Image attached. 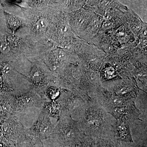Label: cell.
<instances>
[{
    "mask_svg": "<svg viewBox=\"0 0 147 147\" xmlns=\"http://www.w3.org/2000/svg\"><path fill=\"white\" fill-rule=\"evenodd\" d=\"M14 112L7 97L0 99V121L5 120L12 117Z\"/></svg>",
    "mask_w": 147,
    "mask_h": 147,
    "instance_id": "30bf717a",
    "label": "cell"
},
{
    "mask_svg": "<svg viewBox=\"0 0 147 147\" xmlns=\"http://www.w3.org/2000/svg\"><path fill=\"white\" fill-rule=\"evenodd\" d=\"M57 126L53 134L64 146H71L79 141L82 136V130L78 122L73 120L67 112L61 110Z\"/></svg>",
    "mask_w": 147,
    "mask_h": 147,
    "instance_id": "7a4b0ae2",
    "label": "cell"
},
{
    "mask_svg": "<svg viewBox=\"0 0 147 147\" xmlns=\"http://www.w3.org/2000/svg\"><path fill=\"white\" fill-rule=\"evenodd\" d=\"M41 144H42V147H44V146H43V144H42V142H41Z\"/></svg>",
    "mask_w": 147,
    "mask_h": 147,
    "instance_id": "4fadbf2b",
    "label": "cell"
},
{
    "mask_svg": "<svg viewBox=\"0 0 147 147\" xmlns=\"http://www.w3.org/2000/svg\"><path fill=\"white\" fill-rule=\"evenodd\" d=\"M11 143L4 138H0V147H10Z\"/></svg>",
    "mask_w": 147,
    "mask_h": 147,
    "instance_id": "7c38bea8",
    "label": "cell"
},
{
    "mask_svg": "<svg viewBox=\"0 0 147 147\" xmlns=\"http://www.w3.org/2000/svg\"><path fill=\"white\" fill-rule=\"evenodd\" d=\"M13 112H21L29 107H39L42 101L37 92L31 91L21 95L10 94L7 97Z\"/></svg>",
    "mask_w": 147,
    "mask_h": 147,
    "instance_id": "3957f363",
    "label": "cell"
},
{
    "mask_svg": "<svg viewBox=\"0 0 147 147\" xmlns=\"http://www.w3.org/2000/svg\"><path fill=\"white\" fill-rule=\"evenodd\" d=\"M38 140L31 129L26 128L21 124L12 143L15 147H36Z\"/></svg>",
    "mask_w": 147,
    "mask_h": 147,
    "instance_id": "5b68a950",
    "label": "cell"
},
{
    "mask_svg": "<svg viewBox=\"0 0 147 147\" xmlns=\"http://www.w3.org/2000/svg\"><path fill=\"white\" fill-rule=\"evenodd\" d=\"M39 15L32 20L30 28L36 36L40 38L47 35L48 29L50 28V22L47 16Z\"/></svg>",
    "mask_w": 147,
    "mask_h": 147,
    "instance_id": "52a82bcc",
    "label": "cell"
},
{
    "mask_svg": "<svg viewBox=\"0 0 147 147\" xmlns=\"http://www.w3.org/2000/svg\"><path fill=\"white\" fill-rule=\"evenodd\" d=\"M43 109L49 117H54L58 119H59L61 107L59 102L56 101L45 102Z\"/></svg>",
    "mask_w": 147,
    "mask_h": 147,
    "instance_id": "9c48e42d",
    "label": "cell"
},
{
    "mask_svg": "<svg viewBox=\"0 0 147 147\" xmlns=\"http://www.w3.org/2000/svg\"><path fill=\"white\" fill-rule=\"evenodd\" d=\"M118 122L114 127L116 139L124 142H132L129 125L125 118L118 120Z\"/></svg>",
    "mask_w": 147,
    "mask_h": 147,
    "instance_id": "ba28073f",
    "label": "cell"
},
{
    "mask_svg": "<svg viewBox=\"0 0 147 147\" xmlns=\"http://www.w3.org/2000/svg\"><path fill=\"white\" fill-rule=\"evenodd\" d=\"M54 129L49 116L42 109L39 117L31 129L32 131L41 142V140L47 139L53 135Z\"/></svg>",
    "mask_w": 147,
    "mask_h": 147,
    "instance_id": "277c9868",
    "label": "cell"
},
{
    "mask_svg": "<svg viewBox=\"0 0 147 147\" xmlns=\"http://www.w3.org/2000/svg\"><path fill=\"white\" fill-rule=\"evenodd\" d=\"M40 65L33 67L27 79L36 88H41L47 86L49 82V77L47 72L44 71Z\"/></svg>",
    "mask_w": 147,
    "mask_h": 147,
    "instance_id": "8992f818",
    "label": "cell"
},
{
    "mask_svg": "<svg viewBox=\"0 0 147 147\" xmlns=\"http://www.w3.org/2000/svg\"><path fill=\"white\" fill-rule=\"evenodd\" d=\"M88 107L81 118L82 121L79 123L80 128L84 129L86 134H113V126L106 124L105 114L101 110V108L96 105H89Z\"/></svg>",
    "mask_w": 147,
    "mask_h": 147,
    "instance_id": "6da1fadb",
    "label": "cell"
},
{
    "mask_svg": "<svg viewBox=\"0 0 147 147\" xmlns=\"http://www.w3.org/2000/svg\"><path fill=\"white\" fill-rule=\"evenodd\" d=\"M46 95L52 101H55L60 94L59 90L54 87H49L46 90Z\"/></svg>",
    "mask_w": 147,
    "mask_h": 147,
    "instance_id": "8fae6325",
    "label": "cell"
}]
</instances>
